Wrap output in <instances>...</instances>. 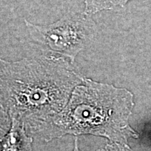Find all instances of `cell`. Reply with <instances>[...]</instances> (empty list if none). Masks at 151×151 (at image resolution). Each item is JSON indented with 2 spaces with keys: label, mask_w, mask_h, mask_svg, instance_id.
<instances>
[{
  "label": "cell",
  "mask_w": 151,
  "mask_h": 151,
  "mask_svg": "<svg viewBox=\"0 0 151 151\" xmlns=\"http://www.w3.org/2000/svg\"><path fill=\"white\" fill-rule=\"evenodd\" d=\"M11 128L1 140V151H32L33 139L27 134L24 124L12 118Z\"/></svg>",
  "instance_id": "4"
},
{
  "label": "cell",
  "mask_w": 151,
  "mask_h": 151,
  "mask_svg": "<svg viewBox=\"0 0 151 151\" xmlns=\"http://www.w3.org/2000/svg\"><path fill=\"white\" fill-rule=\"evenodd\" d=\"M73 151H80L78 146V140H77L76 138L74 141V148H73Z\"/></svg>",
  "instance_id": "7"
},
{
  "label": "cell",
  "mask_w": 151,
  "mask_h": 151,
  "mask_svg": "<svg viewBox=\"0 0 151 151\" xmlns=\"http://www.w3.org/2000/svg\"><path fill=\"white\" fill-rule=\"evenodd\" d=\"M48 73L43 78H1V109L32 135L63 110L76 83V78H52L53 73Z\"/></svg>",
  "instance_id": "2"
},
{
  "label": "cell",
  "mask_w": 151,
  "mask_h": 151,
  "mask_svg": "<svg viewBox=\"0 0 151 151\" xmlns=\"http://www.w3.org/2000/svg\"><path fill=\"white\" fill-rule=\"evenodd\" d=\"M34 40L50 51L70 58L84 48L92 36V22L81 16H67L47 26H38L25 21Z\"/></svg>",
  "instance_id": "3"
},
{
  "label": "cell",
  "mask_w": 151,
  "mask_h": 151,
  "mask_svg": "<svg viewBox=\"0 0 151 151\" xmlns=\"http://www.w3.org/2000/svg\"><path fill=\"white\" fill-rule=\"evenodd\" d=\"M97 151H132L129 146H124L120 143L111 142L107 143L104 148L99 149Z\"/></svg>",
  "instance_id": "6"
},
{
  "label": "cell",
  "mask_w": 151,
  "mask_h": 151,
  "mask_svg": "<svg viewBox=\"0 0 151 151\" xmlns=\"http://www.w3.org/2000/svg\"><path fill=\"white\" fill-rule=\"evenodd\" d=\"M63 110L35 134L45 141L67 134H91L129 146L139 134L130 127L134 95L124 88L83 78Z\"/></svg>",
  "instance_id": "1"
},
{
  "label": "cell",
  "mask_w": 151,
  "mask_h": 151,
  "mask_svg": "<svg viewBox=\"0 0 151 151\" xmlns=\"http://www.w3.org/2000/svg\"><path fill=\"white\" fill-rule=\"evenodd\" d=\"M131 0H84L85 13L94 14L103 10L122 7Z\"/></svg>",
  "instance_id": "5"
}]
</instances>
